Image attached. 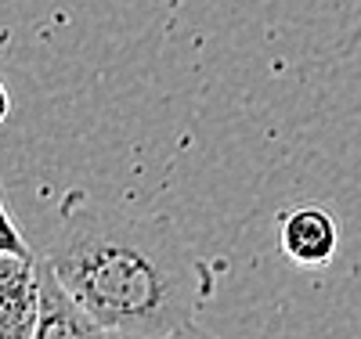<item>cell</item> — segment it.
<instances>
[{
    "mask_svg": "<svg viewBox=\"0 0 361 339\" xmlns=\"http://www.w3.org/2000/svg\"><path fill=\"white\" fill-rule=\"evenodd\" d=\"M40 253H0V339H37L40 328Z\"/></svg>",
    "mask_w": 361,
    "mask_h": 339,
    "instance_id": "obj_2",
    "label": "cell"
},
{
    "mask_svg": "<svg viewBox=\"0 0 361 339\" xmlns=\"http://www.w3.org/2000/svg\"><path fill=\"white\" fill-rule=\"evenodd\" d=\"M44 264L102 328L173 335L214 296V267L170 221L73 199Z\"/></svg>",
    "mask_w": 361,
    "mask_h": 339,
    "instance_id": "obj_1",
    "label": "cell"
},
{
    "mask_svg": "<svg viewBox=\"0 0 361 339\" xmlns=\"http://www.w3.org/2000/svg\"><path fill=\"white\" fill-rule=\"evenodd\" d=\"M11 116V94H8V87L4 80H0V127H4V119Z\"/></svg>",
    "mask_w": 361,
    "mask_h": 339,
    "instance_id": "obj_7",
    "label": "cell"
},
{
    "mask_svg": "<svg viewBox=\"0 0 361 339\" xmlns=\"http://www.w3.org/2000/svg\"><path fill=\"white\" fill-rule=\"evenodd\" d=\"M0 253H15V257H37L33 249H29L25 235L18 231L15 217L4 209V202H0Z\"/></svg>",
    "mask_w": 361,
    "mask_h": 339,
    "instance_id": "obj_4",
    "label": "cell"
},
{
    "mask_svg": "<svg viewBox=\"0 0 361 339\" xmlns=\"http://www.w3.org/2000/svg\"><path fill=\"white\" fill-rule=\"evenodd\" d=\"M340 228L322 206H300L282 217V253L300 267H325L336 257Z\"/></svg>",
    "mask_w": 361,
    "mask_h": 339,
    "instance_id": "obj_3",
    "label": "cell"
},
{
    "mask_svg": "<svg viewBox=\"0 0 361 339\" xmlns=\"http://www.w3.org/2000/svg\"><path fill=\"white\" fill-rule=\"evenodd\" d=\"M102 339H173V335H148V332H123V328H102Z\"/></svg>",
    "mask_w": 361,
    "mask_h": 339,
    "instance_id": "obj_5",
    "label": "cell"
},
{
    "mask_svg": "<svg viewBox=\"0 0 361 339\" xmlns=\"http://www.w3.org/2000/svg\"><path fill=\"white\" fill-rule=\"evenodd\" d=\"M173 339H221V335L206 332V328H199V325H185L180 332H173Z\"/></svg>",
    "mask_w": 361,
    "mask_h": 339,
    "instance_id": "obj_6",
    "label": "cell"
}]
</instances>
